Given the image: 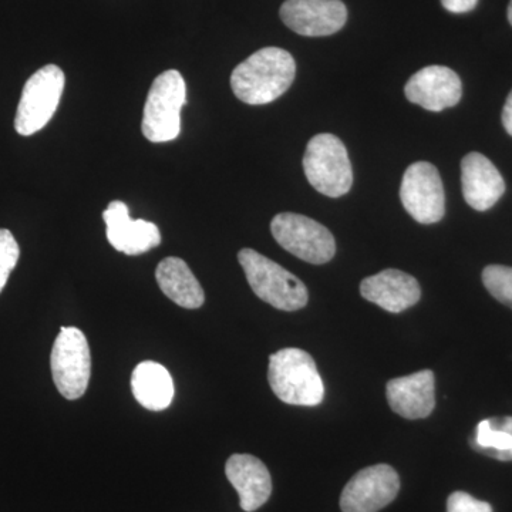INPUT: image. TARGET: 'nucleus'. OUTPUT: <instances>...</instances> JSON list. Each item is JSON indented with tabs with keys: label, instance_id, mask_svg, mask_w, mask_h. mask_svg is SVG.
Instances as JSON below:
<instances>
[{
	"label": "nucleus",
	"instance_id": "f257e3e1",
	"mask_svg": "<svg viewBox=\"0 0 512 512\" xmlns=\"http://www.w3.org/2000/svg\"><path fill=\"white\" fill-rule=\"evenodd\" d=\"M296 76L291 53L279 47L258 50L235 67L231 74L232 92L251 106L272 103L288 92Z\"/></svg>",
	"mask_w": 512,
	"mask_h": 512
},
{
	"label": "nucleus",
	"instance_id": "f03ea898",
	"mask_svg": "<svg viewBox=\"0 0 512 512\" xmlns=\"http://www.w3.org/2000/svg\"><path fill=\"white\" fill-rule=\"evenodd\" d=\"M268 380L275 396L292 406H319L325 397L315 360L302 349L286 348L269 356Z\"/></svg>",
	"mask_w": 512,
	"mask_h": 512
},
{
	"label": "nucleus",
	"instance_id": "7ed1b4c3",
	"mask_svg": "<svg viewBox=\"0 0 512 512\" xmlns=\"http://www.w3.org/2000/svg\"><path fill=\"white\" fill-rule=\"evenodd\" d=\"M238 261L252 291L279 311L293 312L308 305L309 293L301 279L255 249L239 251Z\"/></svg>",
	"mask_w": 512,
	"mask_h": 512
},
{
	"label": "nucleus",
	"instance_id": "20e7f679",
	"mask_svg": "<svg viewBox=\"0 0 512 512\" xmlns=\"http://www.w3.org/2000/svg\"><path fill=\"white\" fill-rule=\"evenodd\" d=\"M185 101L187 86L178 70H167L157 76L144 106V137L151 143H168L180 136Z\"/></svg>",
	"mask_w": 512,
	"mask_h": 512
},
{
	"label": "nucleus",
	"instance_id": "39448f33",
	"mask_svg": "<svg viewBox=\"0 0 512 512\" xmlns=\"http://www.w3.org/2000/svg\"><path fill=\"white\" fill-rule=\"evenodd\" d=\"M303 170L312 187L326 197H342L352 188L353 170L348 150L333 134H318L309 141Z\"/></svg>",
	"mask_w": 512,
	"mask_h": 512
},
{
	"label": "nucleus",
	"instance_id": "423d86ee",
	"mask_svg": "<svg viewBox=\"0 0 512 512\" xmlns=\"http://www.w3.org/2000/svg\"><path fill=\"white\" fill-rule=\"evenodd\" d=\"M63 70L47 64L26 82L15 117V130L20 136H33L55 116L64 90Z\"/></svg>",
	"mask_w": 512,
	"mask_h": 512
},
{
	"label": "nucleus",
	"instance_id": "0eeeda50",
	"mask_svg": "<svg viewBox=\"0 0 512 512\" xmlns=\"http://www.w3.org/2000/svg\"><path fill=\"white\" fill-rule=\"evenodd\" d=\"M271 232L285 251L308 264H326L336 254L332 232L305 215L282 212L272 220Z\"/></svg>",
	"mask_w": 512,
	"mask_h": 512
},
{
	"label": "nucleus",
	"instance_id": "6e6552de",
	"mask_svg": "<svg viewBox=\"0 0 512 512\" xmlns=\"http://www.w3.org/2000/svg\"><path fill=\"white\" fill-rule=\"evenodd\" d=\"M53 382L67 400H77L86 393L92 375V355L82 330L60 329L50 356Z\"/></svg>",
	"mask_w": 512,
	"mask_h": 512
},
{
	"label": "nucleus",
	"instance_id": "1a4fd4ad",
	"mask_svg": "<svg viewBox=\"0 0 512 512\" xmlns=\"http://www.w3.org/2000/svg\"><path fill=\"white\" fill-rule=\"evenodd\" d=\"M400 198L403 207L420 224H436L446 214V195L439 170L433 164L419 161L403 175Z\"/></svg>",
	"mask_w": 512,
	"mask_h": 512
},
{
	"label": "nucleus",
	"instance_id": "9d476101",
	"mask_svg": "<svg viewBox=\"0 0 512 512\" xmlns=\"http://www.w3.org/2000/svg\"><path fill=\"white\" fill-rule=\"evenodd\" d=\"M400 490V478L387 464L363 468L340 495L343 512H379L393 503Z\"/></svg>",
	"mask_w": 512,
	"mask_h": 512
},
{
	"label": "nucleus",
	"instance_id": "9b49d317",
	"mask_svg": "<svg viewBox=\"0 0 512 512\" xmlns=\"http://www.w3.org/2000/svg\"><path fill=\"white\" fill-rule=\"evenodd\" d=\"M281 19L298 35L330 36L346 25L348 9L342 0H286Z\"/></svg>",
	"mask_w": 512,
	"mask_h": 512
},
{
	"label": "nucleus",
	"instance_id": "f8f14e48",
	"mask_svg": "<svg viewBox=\"0 0 512 512\" xmlns=\"http://www.w3.org/2000/svg\"><path fill=\"white\" fill-rule=\"evenodd\" d=\"M107 239L111 247L123 254L134 256L146 254L161 244L160 229L156 224L144 220H131L128 207L123 201H111L103 212Z\"/></svg>",
	"mask_w": 512,
	"mask_h": 512
},
{
	"label": "nucleus",
	"instance_id": "ddd939ff",
	"mask_svg": "<svg viewBox=\"0 0 512 512\" xmlns=\"http://www.w3.org/2000/svg\"><path fill=\"white\" fill-rule=\"evenodd\" d=\"M407 99L429 111H443L457 106L463 96V84L453 70L429 66L413 74L404 87Z\"/></svg>",
	"mask_w": 512,
	"mask_h": 512
},
{
	"label": "nucleus",
	"instance_id": "4468645a",
	"mask_svg": "<svg viewBox=\"0 0 512 512\" xmlns=\"http://www.w3.org/2000/svg\"><path fill=\"white\" fill-rule=\"evenodd\" d=\"M386 396L393 412L404 419H426L436 407L434 373L421 370L413 375L390 380L386 386Z\"/></svg>",
	"mask_w": 512,
	"mask_h": 512
},
{
	"label": "nucleus",
	"instance_id": "2eb2a0df",
	"mask_svg": "<svg viewBox=\"0 0 512 512\" xmlns=\"http://www.w3.org/2000/svg\"><path fill=\"white\" fill-rule=\"evenodd\" d=\"M360 293L384 311L400 313L420 301L421 289L414 276L399 269H386L363 279Z\"/></svg>",
	"mask_w": 512,
	"mask_h": 512
},
{
	"label": "nucleus",
	"instance_id": "dca6fc26",
	"mask_svg": "<svg viewBox=\"0 0 512 512\" xmlns=\"http://www.w3.org/2000/svg\"><path fill=\"white\" fill-rule=\"evenodd\" d=\"M461 185L464 200L477 211L493 208L505 192L503 175L480 153L467 154L461 161Z\"/></svg>",
	"mask_w": 512,
	"mask_h": 512
},
{
	"label": "nucleus",
	"instance_id": "f3484780",
	"mask_svg": "<svg viewBox=\"0 0 512 512\" xmlns=\"http://www.w3.org/2000/svg\"><path fill=\"white\" fill-rule=\"evenodd\" d=\"M225 474L237 490L242 510L254 512L271 497V474L259 458L251 454H234L228 458Z\"/></svg>",
	"mask_w": 512,
	"mask_h": 512
},
{
	"label": "nucleus",
	"instance_id": "a211bd4d",
	"mask_svg": "<svg viewBox=\"0 0 512 512\" xmlns=\"http://www.w3.org/2000/svg\"><path fill=\"white\" fill-rule=\"evenodd\" d=\"M156 279L164 295L181 308L198 309L204 305V289L183 259H163L157 266Z\"/></svg>",
	"mask_w": 512,
	"mask_h": 512
},
{
	"label": "nucleus",
	"instance_id": "6ab92c4d",
	"mask_svg": "<svg viewBox=\"0 0 512 512\" xmlns=\"http://www.w3.org/2000/svg\"><path fill=\"white\" fill-rule=\"evenodd\" d=\"M131 390L141 406L161 412L171 406L174 382L170 372L157 362H141L131 376Z\"/></svg>",
	"mask_w": 512,
	"mask_h": 512
},
{
	"label": "nucleus",
	"instance_id": "aec40b11",
	"mask_svg": "<svg viewBox=\"0 0 512 512\" xmlns=\"http://www.w3.org/2000/svg\"><path fill=\"white\" fill-rule=\"evenodd\" d=\"M471 447L500 461H512V417H491L477 424Z\"/></svg>",
	"mask_w": 512,
	"mask_h": 512
},
{
	"label": "nucleus",
	"instance_id": "412c9836",
	"mask_svg": "<svg viewBox=\"0 0 512 512\" xmlns=\"http://www.w3.org/2000/svg\"><path fill=\"white\" fill-rule=\"evenodd\" d=\"M483 282L487 291L498 302L512 308V268L510 266H487L483 271Z\"/></svg>",
	"mask_w": 512,
	"mask_h": 512
},
{
	"label": "nucleus",
	"instance_id": "4be33fe9",
	"mask_svg": "<svg viewBox=\"0 0 512 512\" xmlns=\"http://www.w3.org/2000/svg\"><path fill=\"white\" fill-rule=\"evenodd\" d=\"M20 248L9 229H0V292L3 291L10 272L18 265Z\"/></svg>",
	"mask_w": 512,
	"mask_h": 512
},
{
	"label": "nucleus",
	"instance_id": "5701e85b",
	"mask_svg": "<svg viewBox=\"0 0 512 512\" xmlns=\"http://www.w3.org/2000/svg\"><path fill=\"white\" fill-rule=\"evenodd\" d=\"M447 512H493V507L470 494L456 491L448 497Z\"/></svg>",
	"mask_w": 512,
	"mask_h": 512
},
{
	"label": "nucleus",
	"instance_id": "b1692460",
	"mask_svg": "<svg viewBox=\"0 0 512 512\" xmlns=\"http://www.w3.org/2000/svg\"><path fill=\"white\" fill-rule=\"evenodd\" d=\"M478 0H441L444 9L451 13H467L476 8Z\"/></svg>",
	"mask_w": 512,
	"mask_h": 512
},
{
	"label": "nucleus",
	"instance_id": "393cba45",
	"mask_svg": "<svg viewBox=\"0 0 512 512\" xmlns=\"http://www.w3.org/2000/svg\"><path fill=\"white\" fill-rule=\"evenodd\" d=\"M503 124L507 133L512 136V90L510 96H508L507 101H505V106L503 110Z\"/></svg>",
	"mask_w": 512,
	"mask_h": 512
},
{
	"label": "nucleus",
	"instance_id": "a878e982",
	"mask_svg": "<svg viewBox=\"0 0 512 512\" xmlns=\"http://www.w3.org/2000/svg\"><path fill=\"white\" fill-rule=\"evenodd\" d=\"M508 20H510V23L512 25V0L510 2V6H508Z\"/></svg>",
	"mask_w": 512,
	"mask_h": 512
}]
</instances>
